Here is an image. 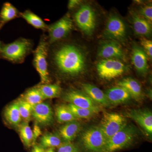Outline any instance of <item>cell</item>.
<instances>
[{
	"instance_id": "6da1fadb",
	"label": "cell",
	"mask_w": 152,
	"mask_h": 152,
	"mask_svg": "<svg viewBox=\"0 0 152 152\" xmlns=\"http://www.w3.org/2000/svg\"><path fill=\"white\" fill-rule=\"evenodd\" d=\"M54 60L60 72L66 75H79L86 67L83 54L74 45H65L60 48L55 53Z\"/></svg>"
},
{
	"instance_id": "7a4b0ae2",
	"label": "cell",
	"mask_w": 152,
	"mask_h": 152,
	"mask_svg": "<svg viewBox=\"0 0 152 152\" xmlns=\"http://www.w3.org/2000/svg\"><path fill=\"white\" fill-rule=\"evenodd\" d=\"M137 129L127 124L122 129L108 140L104 152H114L130 145L137 137Z\"/></svg>"
},
{
	"instance_id": "3957f363",
	"label": "cell",
	"mask_w": 152,
	"mask_h": 152,
	"mask_svg": "<svg viewBox=\"0 0 152 152\" xmlns=\"http://www.w3.org/2000/svg\"><path fill=\"white\" fill-rule=\"evenodd\" d=\"M81 140L86 149L91 152H104L107 142L99 126L88 128L82 134Z\"/></svg>"
},
{
	"instance_id": "277c9868",
	"label": "cell",
	"mask_w": 152,
	"mask_h": 152,
	"mask_svg": "<svg viewBox=\"0 0 152 152\" xmlns=\"http://www.w3.org/2000/svg\"><path fill=\"white\" fill-rule=\"evenodd\" d=\"M31 43L26 39H20L5 45L1 48L0 53L3 58L14 62L21 61L29 52Z\"/></svg>"
},
{
	"instance_id": "5b68a950",
	"label": "cell",
	"mask_w": 152,
	"mask_h": 152,
	"mask_svg": "<svg viewBox=\"0 0 152 152\" xmlns=\"http://www.w3.org/2000/svg\"><path fill=\"white\" fill-rule=\"evenodd\" d=\"M126 125V120L121 115L105 113L99 126L108 140Z\"/></svg>"
},
{
	"instance_id": "8992f818",
	"label": "cell",
	"mask_w": 152,
	"mask_h": 152,
	"mask_svg": "<svg viewBox=\"0 0 152 152\" xmlns=\"http://www.w3.org/2000/svg\"><path fill=\"white\" fill-rule=\"evenodd\" d=\"M75 19L78 26L84 33L87 35L92 34L96 27V18L91 6H81L75 14Z\"/></svg>"
},
{
	"instance_id": "52a82bcc",
	"label": "cell",
	"mask_w": 152,
	"mask_h": 152,
	"mask_svg": "<svg viewBox=\"0 0 152 152\" xmlns=\"http://www.w3.org/2000/svg\"><path fill=\"white\" fill-rule=\"evenodd\" d=\"M97 70L102 78L111 80L122 75L126 70L125 65L119 60L103 59L97 64Z\"/></svg>"
},
{
	"instance_id": "ba28073f",
	"label": "cell",
	"mask_w": 152,
	"mask_h": 152,
	"mask_svg": "<svg viewBox=\"0 0 152 152\" xmlns=\"http://www.w3.org/2000/svg\"><path fill=\"white\" fill-rule=\"evenodd\" d=\"M47 53L46 42L42 40L35 52L34 64L40 77L41 82L45 84H48L50 83L47 60Z\"/></svg>"
},
{
	"instance_id": "9c48e42d",
	"label": "cell",
	"mask_w": 152,
	"mask_h": 152,
	"mask_svg": "<svg viewBox=\"0 0 152 152\" xmlns=\"http://www.w3.org/2000/svg\"><path fill=\"white\" fill-rule=\"evenodd\" d=\"M63 99L69 104L78 107L90 109L97 112L100 111L99 105L84 92L77 90H70L65 93Z\"/></svg>"
},
{
	"instance_id": "30bf717a",
	"label": "cell",
	"mask_w": 152,
	"mask_h": 152,
	"mask_svg": "<svg viewBox=\"0 0 152 152\" xmlns=\"http://www.w3.org/2000/svg\"><path fill=\"white\" fill-rule=\"evenodd\" d=\"M73 23L69 15H66L48 27L51 43L65 37L72 29Z\"/></svg>"
},
{
	"instance_id": "8fae6325",
	"label": "cell",
	"mask_w": 152,
	"mask_h": 152,
	"mask_svg": "<svg viewBox=\"0 0 152 152\" xmlns=\"http://www.w3.org/2000/svg\"><path fill=\"white\" fill-rule=\"evenodd\" d=\"M104 34L107 38L113 41L124 40L126 36V28L124 23L119 17L111 16L107 22Z\"/></svg>"
},
{
	"instance_id": "7c38bea8",
	"label": "cell",
	"mask_w": 152,
	"mask_h": 152,
	"mask_svg": "<svg viewBox=\"0 0 152 152\" xmlns=\"http://www.w3.org/2000/svg\"><path fill=\"white\" fill-rule=\"evenodd\" d=\"M98 56L104 59H124L125 55L121 47L116 41L103 43L99 49Z\"/></svg>"
},
{
	"instance_id": "4fadbf2b",
	"label": "cell",
	"mask_w": 152,
	"mask_h": 152,
	"mask_svg": "<svg viewBox=\"0 0 152 152\" xmlns=\"http://www.w3.org/2000/svg\"><path fill=\"white\" fill-rule=\"evenodd\" d=\"M32 116L38 124L43 126H49L53 121V110L46 103L42 102L33 106Z\"/></svg>"
},
{
	"instance_id": "5bb4252c",
	"label": "cell",
	"mask_w": 152,
	"mask_h": 152,
	"mask_svg": "<svg viewBox=\"0 0 152 152\" xmlns=\"http://www.w3.org/2000/svg\"><path fill=\"white\" fill-rule=\"evenodd\" d=\"M128 116L132 119L145 130L148 135L152 134V114L147 110H134L128 113Z\"/></svg>"
},
{
	"instance_id": "9a60e30c",
	"label": "cell",
	"mask_w": 152,
	"mask_h": 152,
	"mask_svg": "<svg viewBox=\"0 0 152 152\" xmlns=\"http://www.w3.org/2000/svg\"><path fill=\"white\" fill-rule=\"evenodd\" d=\"M105 94L110 104L124 103L129 100L132 98L124 88L118 86L107 90Z\"/></svg>"
},
{
	"instance_id": "2e32d148",
	"label": "cell",
	"mask_w": 152,
	"mask_h": 152,
	"mask_svg": "<svg viewBox=\"0 0 152 152\" xmlns=\"http://www.w3.org/2000/svg\"><path fill=\"white\" fill-rule=\"evenodd\" d=\"M82 88L84 92L99 105L104 107L110 105L105 93L98 87L90 84H84L82 85Z\"/></svg>"
},
{
	"instance_id": "e0dca14e",
	"label": "cell",
	"mask_w": 152,
	"mask_h": 152,
	"mask_svg": "<svg viewBox=\"0 0 152 152\" xmlns=\"http://www.w3.org/2000/svg\"><path fill=\"white\" fill-rule=\"evenodd\" d=\"M147 54L143 49L138 46L133 47L132 60L137 70L141 74H145L148 68Z\"/></svg>"
},
{
	"instance_id": "ac0fdd59",
	"label": "cell",
	"mask_w": 152,
	"mask_h": 152,
	"mask_svg": "<svg viewBox=\"0 0 152 152\" xmlns=\"http://www.w3.org/2000/svg\"><path fill=\"white\" fill-rule=\"evenodd\" d=\"M81 125L77 121L66 123L60 128L59 134L66 142L73 140L81 130Z\"/></svg>"
},
{
	"instance_id": "d6986e66",
	"label": "cell",
	"mask_w": 152,
	"mask_h": 152,
	"mask_svg": "<svg viewBox=\"0 0 152 152\" xmlns=\"http://www.w3.org/2000/svg\"><path fill=\"white\" fill-rule=\"evenodd\" d=\"M132 23L135 33L138 35L149 36L152 34L151 23L136 14L132 15Z\"/></svg>"
},
{
	"instance_id": "ffe728a7",
	"label": "cell",
	"mask_w": 152,
	"mask_h": 152,
	"mask_svg": "<svg viewBox=\"0 0 152 152\" xmlns=\"http://www.w3.org/2000/svg\"><path fill=\"white\" fill-rule=\"evenodd\" d=\"M118 86L123 87L129 92L131 97L139 100L142 97V91L141 86L140 83L131 77L126 78L120 81L117 83Z\"/></svg>"
},
{
	"instance_id": "44dd1931",
	"label": "cell",
	"mask_w": 152,
	"mask_h": 152,
	"mask_svg": "<svg viewBox=\"0 0 152 152\" xmlns=\"http://www.w3.org/2000/svg\"><path fill=\"white\" fill-rule=\"evenodd\" d=\"M4 119L9 124L18 126L20 124L22 118L19 112L18 102L13 103L7 106L3 113Z\"/></svg>"
},
{
	"instance_id": "7402d4cb",
	"label": "cell",
	"mask_w": 152,
	"mask_h": 152,
	"mask_svg": "<svg viewBox=\"0 0 152 152\" xmlns=\"http://www.w3.org/2000/svg\"><path fill=\"white\" fill-rule=\"evenodd\" d=\"M62 144L61 136L57 133H46L40 139L41 146L44 148H58Z\"/></svg>"
},
{
	"instance_id": "603a6c76",
	"label": "cell",
	"mask_w": 152,
	"mask_h": 152,
	"mask_svg": "<svg viewBox=\"0 0 152 152\" xmlns=\"http://www.w3.org/2000/svg\"><path fill=\"white\" fill-rule=\"evenodd\" d=\"M56 115L57 121L60 123L70 122L78 120L67 106L65 105H61L57 107Z\"/></svg>"
},
{
	"instance_id": "cb8c5ba5",
	"label": "cell",
	"mask_w": 152,
	"mask_h": 152,
	"mask_svg": "<svg viewBox=\"0 0 152 152\" xmlns=\"http://www.w3.org/2000/svg\"><path fill=\"white\" fill-rule=\"evenodd\" d=\"M45 99H53L59 96L61 93V88L57 84H44L37 87Z\"/></svg>"
},
{
	"instance_id": "d4e9b609",
	"label": "cell",
	"mask_w": 152,
	"mask_h": 152,
	"mask_svg": "<svg viewBox=\"0 0 152 152\" xmlns=\"http://www.w3.org/2000/svg\"><path fill=\"white\" fill-rule=\"evenodd\" d=\"M18 16V11L10 3L7 2L4 4L0 13L1 23H7L15 18Z\"/></svg>"
},
{
	"instance_id": "484cf974",
	"label": "cell",
	"mask_w": 152,
	"mask_h": 152,
	"mask_svg": "<svg viewBox=\"0 0 152 152\" xmlns=\"http://www.w3.org/2000/svg\"><path fill=\"white\" fill-rule=\"evenodd\" d=\"M23 99V100L32 106L40 104L45 100L37 88H33L28 90L24 95Z\"/></svg>"
},
{
	"instance_id": "4316f807",
	"label": "cell",
	"mask_w": 152,
	"mask_h": 152,
	"mask_svg": "<svg viewBox=\"0 0 152 152\" xmlns=\"http://www.w3.org/2000/svg\"><path fill=\"white\" fill-rule=\"evenodd\" d=\"M21 15L30 24L37 29H45L47 25L40 17L31 11L27 10L21 14Z\"/></svg>"
},
{
	"instance_id": "83f0119b",
	"label": "cell",
	"mask_w": 152,
	"mask_h": 152,
	"mask_svg": "<svg viewBox=\"0 0 152 152\" xmlns=\"http://www.w3.org/2000/svg\"><path fill=\"white\" fill-rule=\"evenodd\" d=\"M20 134L22 142L27 147L33 145V133L27 122L22 124L20 126Z\"/></svg>"
},
{
	"instance_id": "f1b7e54d",
	"label": "cell",
	"mask_w": 152,
	"mask_h": 152,
	"mask_svg": "<svg viewBox=\"0 0 152 152\" xmlns=\"http://www.w3.org/2000/svg\"><path fill=\"white\" fill-rule=\"evenodd\" d=\"M67 106L78 119L79 118H90L98 113L94 110L78 107L70 104Z\"/></svg>"
},
{
	"instance_id": "f546056e",
	"label": "cell",
	"mask_w": 152,
	"mask_h": 152,
	"mask_svg": "<svg viewBox=\"0 0 152 152\" xmlns=\"http://www.w3.org/2000/svg\"><path fill=\"white\" fill-rule=\"evenodd\" d=\"M20 115L22 118L27 122L29 121L32 116L33 106L27 102L21 100L17 102Z\"/></svg>"
},
{
	"instance_id": "4dcf8cb0",
	"label": "cell",
	"mask_w": 152,
	"mask_h": 152,
	"mask_svg": "<svg viewBox=\"0 0 152 152\" xmlns=\"http://www.w3.org/2000/svg\"><path fill=\"white\" fill-rule=\"evenodd\" d=\"M58 152H79L78 149L71 142L63 143L58 149Z\"/></svg>"
},
{
	"instance_id": "1f68e13d",
	"label": "cell",
	"mask_w": 152,
	"mask_h": 152,
	"mask_svg": "<svg viewBox=\"0 0 152 152\" xmlns=\"http://www.w3.org/2000/svg\"><path fill=\"white\" fill-rule=\"evenodd\" d=\"M140 12L142 18L150 23L152 21V7L151 4L147 5L142 7Z\"/></svg>"
},
{
	"instance_id": "d6a6232c",
	"label": "cell",
	"mask_w": 152,
	"mask_h": 152,
	"mask_svg": "<svg viewBox=\"0 0 152 152\" xmlns=\"http://www.w3.org/2000/svg\"><path fill=\"white\" fill-rule=\"evenodd\" d=\"M141 45L145 49V52L147 55L152 58V42L151 40L143 39L141 41Z\"/></svg>"
},
{
	"instance_id": "836d02e7",
	"label": "cell",
	"mask_w": 152,
	"mask_h": 152,
	"mask_svg": "<svg viewBox=\"0 0 152 152\" xmlns=\"http://www.w3.org/2000/svg\"><path fill=\"white\" fill-rule=\"evenodd\" d=\"M33 133V145H34L36 140L41 134V132L38 125L36 124L34 126Z\"/></svg>"
},
{
	"instance_id": "e575fe53",
	"label": "cell",
	"mask_w": 152,
	"mask_h": 152,
	"mask_svg": "<svg viewBox=\"0 0 152 152\" xmlns=\"http://www.w3.org/2000/svg\"><path fill=\"white\" fill-rule=\"evenodd\" d=\"M81 1L79 0H70L68 3V8L69 10L74 9L80 4Z\"/></svg>"
},
{
	"instance_id": "d590c367",
	"label": "cell",
	"mask_w": 152,
	"mask_h": 152,
	"mask_svg": "<svg viewBox=\"0 0 152 152\" xmlns=\"http://www.w3.org/2000/svg\"><path fill=\"white\" fill-rule=\"evenodd\" d=\"M31 152H45V150L41 146L34 145Z\"/></svg>"
},
{
	"instance_id": "8d00e7d4",
	"label": "cell",
	"mask_w": 152,
	"mask_h": 152,
	"mask_svg": "<svg viewBox=\"0 0 152 152\" xmlns=\"http://www.w3.org/2000/svg\"><path fill=\"white\" fill-rule=\"evenodd\" d=\"M45 152H55L54 150L52 148L48 149L46 151H45Z\"/></svg>"
},
{
	"instance_id": "74e56055",
	"label": "cell",
	"mask_w": 152,
	"mask_h": 152,
	"mask_svg": "<svg viewBox=\"0 0 152 152\" xmlns=\"http://www.w3.org/2000/svg\"><path fill=\"white\" fill-rule=\"evenodd\" d=\"M4 24L3 23L0 22V30H1V28L3 26H4ZM1 42H0V52H1Z\"/></svg>"
}]
</instances>
